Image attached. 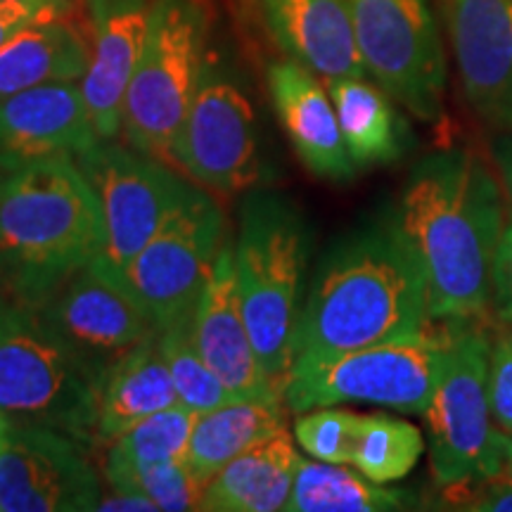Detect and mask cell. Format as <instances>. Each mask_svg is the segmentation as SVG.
<instances>
[{
  "instance_id": "cell-1",
  "label": "cell",
  "mask_w": 512,
  "mask_h": 512,
  "mask_svg": "<svg viewBox=\"0 0 512 512\" xmlns=\"http://www.w3.org/2000/svg\"><path fill=\"white\" fill-rule=\"evenodd\" d=\"M503 195L496 171L463 147L434 152L408 174L394 219L425 273L430 320L463 323L491 309Z\"/></svg>"
},
{
  "instance_id": "cell-2",
  "label": "cell",
  "mask_w": 512,
  "mask_h": 512,
  "mask_svg": "<svg viewBox=\"0 0 512 512\" xmlns=\"http://www.w3.org/2000/svg\"><path fill=\"white\" fill-rule=\"evenodd\" d=\"M427 323L425 273L392 211L344 235L320 259L304 299L294 366L413 335Z\"/></svg>"
},
{
  "instance_id": "cell-3",
  "label": "cell",
  "mask_w": 512,
  "mask_h": 512,
  "mask_svg": "<svg viewBox=\"0 0 512 512\" xmlns=\"http://www.w3.org/2000/svg\"><path fill=\"white\" fill-rule=\"evenodd\" d=\"M105 249L93 185L74 157L57 155L3 169L0 178V292L41 309Z\"/></svg>"
},
{
  "instance_id": "cell-4",
  "label": "cell",
  "mask_w": 512,
  "mask_h": 512,
  "mask_svg": "<svg viewBox=\"0 0 512 512\" xmlns=\"http://www.w3.org/2000/svg\"><path fill=\"white\" fill-rule=\"evenodd\" d=\"M242 313L254 354L280 396L297 361L311 230L297 204L275 192H249L233 247Z\"/></svg>"
},
{
  "instance_id": "cell-5",
  "label": "cell",
  "mask_w": 512,
  "mask_h": 512,
  "mask_svg": "<svg viewBox=\"0 0 512 512\" xmlns=\"http://www.w3.org/2000/svg\"><path fill=\"white\" fill-rule=\"evenodd\" d=\"M107 368L69 342L41 309L10 306L0 323V418L95 446Z\"/></svg>"
},
{
  "instance_id": "cell-6",
  "label": "cell",
  "mask_w": 512,
  "mask_h": 512,
  "mask_svg": "<svg viewBox=\"0 0 512 512\" xmlns=\"http://www.w3.org/2000/svg\"><path fill=\"white\" fill-rule=\"evenodd\" d=\"M209 31L207 0H152L121 117V133L133 150L171 164V147L207 64Z\"/></svg>"
},
{
  "instance_id": "cell-7",
  "label": "cell",
  "mask_w": 512,
  "mask_h": 512,
  "mask_svg": "<svg viewBox=\"0 0 512 512\" xmlns=\"http://www.w3.org/2000/svg\"><path fill=\"white\" fill-rule=\"evenodd\" d=\"M453 323L444 332L420 330L328 361L294 366L283 401L292 413L368 403L422 415L430 406L451 347Z\"/></svg>"
},
{
  "instance_id": "cell-8",
  "label": "cell",
  "mask_w": 512,
  "mask_h": 512,
  "mask_svg": "<svg viewBox=\"0 0 512 512\" xmlns=\"http://www.w3.org/2000/svg\"><path fill=\"white\" fill-rule=\"evenodd\" d=\"M491 339L475 320L453 323V337L430 406L422 413L430 437L432 475L444 489L501 477L503 432L489 394Z\"/></svg>"
},
{
  "instance_id": "cell-9",
  "label": "cell",
  "mask_w": 512,
  "mask_h": 512,
  "mask_svg": "<svg viewBox=\"0 0 512 512\" xmlns=\"http://www.w3.org/2000/svg\"><path fill=\"white\" fill-rule=\"evenodd\" d=\"M223 233L221 207L190 183L155 238L119 273L157 330L192 316L226 242Z\"/></svg>"
},
{
  "instance_id": "cell-10",
  "label": "cell",
  "mask_w": 512,
  "mask_h": 512,
  "mask_svg": "<svg viewBox=\"0 0 512 512\" xmlns=\"http://www.w3.org/2000/svg\"><path fill=\"white\" fill-rule=\"evenodd\" d=\"M368 76L422 121L444 112L446 53L430 0H347Z\"/></svg>"
},
{
  "instance_id": "cell-11",
  "label": "cell",
  "mask_w": 512,
  "mask_h": 512,
  "mask_svg": "<svg viewBox=\"0 0 512 512\" xmlns=\"http://www.w3.org/2000/svg\"><path fill=\"white\" fill-rule=\"evenodd\" d=\"M74 159L102 209L105 249L100 259L119 275L155 238L190 181H183L162 159L114 140H98Z\"/></svg>"
},
{
  "instance_id": "cell-12",
  "label": "cell",
  "mask_w": 512,
  "mask_h": 512,
  "mask_svg": "<svg viewBox=\"0 0 512 512\" xmlns=\"http://www.w3.org/2000/svg\"><path fill=\"white\" fill-rule=\"evenodd\" d=\"M171 164L216 195H235L259 183L252 102L216 62L204 64L188 117L171 147Z\"/></svg>"
},
{
  "instance_id": "cell-13",
  "label": "cell",
  "mask_w": 512,
  "mask_h": 512,
  "mask_svg": "<svg viewBox=\"0 0 512 512\" xmlns=\"http://www.w3.org/2000/svg\"><path fill=\"white\" fill-rule=\"evenodd\" d=\"M88 448L62 432L5 422L0 432V510H98L100 482Z\"/></svg>"
},
{
  "instance_id": "cell-14",
  "label": "cell",
  "mask_w": 512,
  "mask_h": 512,
  "mask_svg": "<svg viewBox=\"0 0 512 512\" xmlns=\"http://www.w3.org/2000/svg\"><path fill=\"white\" fill-rule=\"evenodd\" d=\"M444 19L467 105L512 131V0H444Z\"/></svg>"
},
{
  "instance_id": "cell-15",
  "label": "cell",
  "mask_w": 512,
  "mask_h": 512,
  "mask_svg": "<svg viewBox=\"0 0 512 512\" xmlns=\"http://www.w3.org/2000/svg\"><path fill=\"white\" fill-rule=\"evenodd\" d=\"M41 311L69 342L105 363L157 330L124 280L100 256L72 275Z\"/></svg>"
},
{
  "instance_id": "cell-16",
  "label": "cell",
  "mask_w": 512,
  "mask_h": 512,
  "mask_svg": "<svg viewBox=\"0 0 512 512\" xmlns=\"http://www.w3.org/2000/svg\"><path fill=\"white\" fill-rule=\"evenodd\" d=\"M190 332L200 356L233 399H283L254 354L242 313L235 254L228 242H223L209 283L192 311Z\"/></svg>"
},
{
  "instance_id": "cell-17",
  "label": "cell",
  "mask_w": 512,
  "mask_h": 512,
  "mask_svg": "<svg viewBox=\"0 0 512 512\" xmlns=\"http://www.w3.org/2000/svg\"><path fill=\"white\" fill-rule=\"evenodd\" d=\"M86 12L88 69L81 88L100 140H114L150 27L152 0H86Z\"/></svg>"
},
{
  "instance_id": "cell-18",
  "label": "cell",
  "mask_w": 512,
  "mask_h": 512,
  "mask_svg": "<svg viewBox=\"0 0 512 512\" xmlns=\"http://www.w3.org/2000/svg\"><path fill=\"white\" fill-rule=\"evenodd\" d=\"M81 81L43 83L0 100V166L57 155L76 157L98 143Z\"/></svg>"
},
{
  "instance_id": "cell-19",
  "label": "cell",
  "mask_w": 512,
  "mask_h": 512,
  "mask_svg": "<svg viewBox=\"0 0 512 512\" xmlns=\"http://www.w3.org/2000/svg\"><path fill=\"white\" fill-rule=\"evenodd\" d=\"M268 91L280 124L313 176L347 183L356 176L328 88L304 64L287 57L268 67Z\"/></svg>"
},
{
  "instance_id": "cell-20",
  "label": "cell",
  "mask_w": 512,
  "mask_h": 512,
  "mask_svg": "<svg viewBox=\"0 0 512 512\" xmlns=\"http://www.w3.org/2000/svg\"><path fill=\"white\" fill-rule=\"evenodd\" d=\"M268 34L290 60L325 81L368 76L347 0H259Z\"/></svg>"
},
{
  "instance_id": "cell-21",
  "label": "cell",
  "mask_w": 512,
  "mask_h": 512,
  "mask_svg": "<svg viewBox=\"0 0 512 512\" xmlns=\"http://www.w3.org/2000/svg\"><path fill=\"white\" fill-rule=\"evenodd\" d=\"M176 403L181 401L159 342V330H155L114 358L102 377L95 444L117 439L147 415Z\"/></svg>"
},
{
  "instance_id": "cell-22",
  "label": "cell",
  "mask_w": 512,
  "mask_h": 512,
  "mask_svg": "<svg viewBox=\"0 0 512 512\" xmlns=\"http://www.w3.org/2000/svg\"><path fill=\"white\" fill-rule=\"evenodd\" d=\"M299 453L292 434L275 432L233 458L202 489L204 512H273L285 510L292 494Z\"/></svg>"
},
{
  "instance_id": "cell-23",
  "label": "cell",
  "mask_w": 512,
  "mask_h": 512,
  "mask_svg": "<svg viewBox=\"0 0 512 512\" xmlns=\"http://www.w3.org/2000/svg\"><path fill=\"white\" fill-rule=\"evenodd\" d=\"M88 69V38L67 15L41 19L0 46V100L43 86L81 81Z\"/></svg>"
},
{
  "instance_id": "cell-24",
  "label": "cell",
  "mask_w": 512,
  "mask_h": 512,
  "mask_svg": "<svg viewBox=\"0 0 512 512\" xmlns=\"http://www.w3.org/2000/svg\"><path fill=\"white\" fill-rule=\"evenodd\" d=\"M285 408L283 399H235L197 415L185 451V465L195 482L204 489L230 460L283 430Z\"/></svg>"
},
{
  "instance_id": "cell-25",
  "label": "cell",
  "mask_w": 512,
  "mask_h": 512,
  "mask_svg": "<svg viewBox=\"0 0 512 512\" xmlns=\"http://www.w3.org/2000/svg\"><path fill=\"white\" fill-rule=\"evenodd\" d=\"M328 93L335 105L339 131L356 169L392 164L401 159L408 145V131L394 102L377 83L366 76L332 79Z\"/></svg>"
},
{
  "instance_id": "cell-26",
  "label": "cell",
  "mask_w": 512,
  "mask_h": 512,
  "mask_svg": "<svg viewBox=\"0 0 512 512\" xmlns=\"http://www.w3.org/2000/svg\"><path fill=\"white\" fill-rule=\"evenodd\" d=\"M415 508L406 489H389L344 465L299 458L287 512H392Z\"/></svg>"
},
{
  "instance_id": "cell-27",
  "label": "cell",
  "mask_w": 512,
  "mask_h": 512,
  "mask_svg": "<svg viewBox=\"0 0 512 512\" xmlns=\"http://www.w3.org/2000/svg\"><path fill=\"white\" fill-rule=\"evenodd\" d=\"M197 415L200 413L190 411L183 403H176L164 411L147 415L131 430L112 439L110 451L105 456V477L112 489H117L143 467L185 460Z\"/></svg>"
},
{
  "instance_id": "cell-28",
  "label": "cell",
  "mask_w": 512,
  "mask_h": 512,
  "mask_svg": "<svg viewBox=\"0 0 512 512\" xmlns=\"http://www.w3.org/2000/svg\"><path fill=\"white\" fill-rule=\"evenodd\" d=\"M422 453L425 437L418 427L392 415L373 413L363 415L361 437L351 465L377 484H392L411 475Z\"/></svg>"
},
{
  "instance_id": "cell-29",
  "label": "cell",
  "mask_w": 512,
  "mask_h": 512,
  "mask_svg": "<svg viewBox=\"0 0 512 512\" xmlns=\"http://www.w3.org/2000/svg\"><path fill=\"white\" fill-rule=\"evenodd\" d=\"M159 342H162V351L169 363L178 401L185 408L195 413H207L223 403L235 401L192 342L190 318L159 330Z\"/></svg>"
},
{
  "instance_id": "cell-30",
  "label": "cell",
  "mask_w": 512,
  "mask_h": 512,
  "mask_svg": "<svg viewBox=\"0 0 512 512\" xmlns=\"http://www.w3.org/2000/svg\"><path fill=\"white\" fill-rule=\"evenodd\" d=\"M361 427V413L337 406L313 408L294 422V439L311 458L332 465H351Z\"/></svg>"
},
{
  "instance_id": "cell-31",
  "label": "cell",
  "mask_w": 512,
  "mask_h": 512,
  "mask_svg": "<svg viewBox=\"0 0 512 512\" xmlns=\"http://www.w3.org/2000/svg\"><path fill=\"white\" fill-rule=\"evenodd\" d=\"M112 491H138L150 498L159 510L169 512L200 510L202 498V486L190 475L185 460L143 467Z\"/></svg>"
},
{
  "instance_id": "cell-32",
  "label": "cell",
  "mask_w": 512,
  "mask_h": 512,
  "mask_svg": "<svg viewBox=\"0 0 512 512\" xmlns=\"http://www.w3.org/2000/svg\"><path fill=\"white\" fill-rule=\"evenodd\" d=\"M489 394L496 427L512 434V330L491 342Z\"/></svg>"
},
{
  "instance_id": "cell-33",
  "label": "cell",
  "mask_w": 512,
  "mask_h": 512,
  "mask_svg": "<svg viewBox=\"0 0 512 512\" xmlns=\"http://www.w3.org/2000/svg\"><path fill=\"white\" fill-rule=\"evenodd\" d=\"M491 311L505 328L512 330V214L505 221L501 245H498L494 266V292H491Z\"/></svg>"
},
{
  "instance_id": "cell-34",
  "label": "cell",
  "mask_w": 512,
  "mask_h": 512,
  "mask_svg": "<svg viewBox=\"0 0 512 512\" xmlns=\"http://www.w3.org/2000/svg\"><path fill=\"white\" fill-rule=\"evenodd\" d=\"M475 489V494L465 498H453L458 503V510H475V512H512V477L501 475L482 479Z\"/></svg>"
},
{
  "instance_id": "cell-35",
  "label": "cell",
  "mask_w": 512,
  "mask_h": 512,
  "mask_svg": "<svg viewBox=\"0 0 512 512\" xmlns=\"http://www.w3.org/2000/svg\"><path fill=\"white\" fill-rule=\"evenodd\" d=\"M62 17L57 12L34 8V5L22 3V0H0V46L10 41L17 31H22L29 24L41 22V19Z\"/></svg>"
},
{
  "instance_id": "cell-36",
  "label": "cell",
  "mask_w": 512,
  "mask_h": 512,
  "mask_svg": "<svg viewBox=\"0 0 512 512\" xmlns=\"http://www.w3.org/2000/svg\"><path fill=\"white\" fill-rule=\"evenodd\" d=\"M491 155H494L496 174L501 178L505 197L512 204V131L496 133L494 145H491Z\"/></svg>"
},
{
  "instance_id": "cell-37",
  "label": "cell",
  "mask_w": 512,
  "mask_h": 512,
  "mask_svg": "<svg viewBox=\"0 0 512 512\" xmlns=\"http://www.w3.org/2000/svg\"><path fill=\"white\" fill-rule=\"evenodd\" d=\"M98 510H110V512H155L159 508L145 494H138V491H114V496L102 498L100 505H98Z\"/></svg>"
},
{
  "instance_id": "cell-38",
  "label": "cell",
  "mask_w": 512,
  "mask_h": 512,
  "mask_svg": "<svg viewBox=\"0 0 512 512\" xmlns=\"http://www.w3.org/2000/svg\"><path fill=\"white\" fill-rule=\"evenodd\" d=\"M22 3H29L41 10L57 12V15H67V10L72 8V0H22Z\"/></svg>"
},
{
  "instance_id": "cell-39",
  "label": "cell",
  "mask_w": 512,
  "mask_h": 512,
  "mask_svg": "<svg viewBox=\"0 0 512 512\" xmlns=\"http://www.w3.org/2000/svg\"><path fill=\"white\" fill-rule=\"evenodd\" d=\"M503 456H505L503 475L512 477V434H503Z\"/></svg>"
},
{
  "instance_id": "cell-40",
  "label": "cell",
  "mask_w": 512,
  "mask_h": 512,
  "mask_svg": "<svg viewBox=\"0 0 512 512\" xmlns=\"http://www.w3.org/2000/svg\"><path fill=\"white\" fill-rule=\"evenodd\" d=\"M8 309H10L8 302H5V299L0 297V323H3V318H5V313H8Z\"/></svg>"
},
{
  "instance_id": "cell-41",
  "label": "cell",
  "mask_w": 512,
  "mask_h": 512,
  "mask_svg": "<svg viewBox=\"0 0 512 512\" xmlns=\"http://www.w3.org/2000/svg\"><path fill=\"white\" fill-rule=\"evenodd\" d=\"M3 425H5V422H3V418H0V432H3Z\"/></svg>"
},
{
  "instance_id": "cell-42",
  "label": "cell",
  "mask_w": 512,
  "mask_h": 512,
  "mask_svg": "<svg viewBox=\"0 0 512 512\" xmlns=\"http://www.w3.org/2000/svg\"><path fill=\"white\" fill-rule=\"evenodd\" d=\"M0 178H3V166H0Z\"/></svg>"
}]
</instances>
